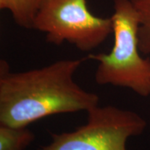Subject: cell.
Wrapping results in <instances>:
<instances>
[{"mask_svg":"<svg viewBox=\"0 0 150 150\" xmlns=\"http://www.w3.org/2000/svg\"><path fill=\"white\" fill-rule=\"evenodd\" d=\"M86 59H62L24 72L10 71L0 61V124L28 127L60 113L88 111L98 105V94L88 92L74 76Z\"/></svg>","mask_w":150,"mask_h":150,"instance_id":"6da1fadb","label":"cell"},{"mask_svg":"<svg viewBox=\"0 0 150 150\" xmlns=\"http://www.w3.org/2000/svg\"><path fill=\"white\" fill-rule=\"evenodd\" d=\"M113 46L108 54H89L98 62L94 79L99 85L131 89L142 97L150 95V59L139 48L140 19L131 0H113Z\"/></svg>","mask_w":150,"mask_h":150,"instance_id":"7a4b0ae2","label":"cell"},{"mask_svg":"<svg viewBox=\"0 0 150 150\" xmlns=\"http://www.w3.org/2000/svg\"><path fill=\"white\" fill-rule=\"evenodd\" d=\"M87 112L85 124L71 132L50 133L51 142L34 150H128V140L147 127L139 113L112 105H97Z\"/></svg>","mask_w":150,"mask_h":150,"instance_id":"3957f363","label":"cell"},{"mask_svg":"<svg viewBox=\"0 0 150 150\" xmlns=\"http://www.w3.org/2000/svg\"><path fill=\"white\" fill-rule=\"evenodd\" d=\"M33 29L46 33L48 43L68 42L80 51L89 52L112 33V23L111 18L92 13L87 0H43Z\"/></svg>","mask_w":150,"mask_h":150,"instance_id":"277c9868","label":"cell"},{"mask_svg":"<svg viewBox=\"0 0 150 150\" xmlns=\"http://www.w3.org/2000/svg\"><path fill=\"white\" fill-rule=\"evenodd\" d=\"M43 0H0V9L8 10L15 23L26 29H33L34 19Z\"/></svg>","mask_w":150,"mask_h":150,"instance_id":"5b68a950","label":"cell"},{"mask_svg":"<svg viewBox=\"0 0 150 150\" xmlns=\"http://www.w3.org/2000/svg\"><path fill=\"white\" fill-rule=\"evenodd\" d=\"M35 139L28 127L0 124V150H26Z\"/></svg>","mask_w":150,"mask_h":150,"instance_id":"8992f818","label":"cell"},{"mask_svg":"<svg viewBox=\"0 0 150 150\" xmlns=\"http://www.w3.org/2000/svg\"><path fill=\"white\" fill-rule=\"evenodd\" d=\"M140 19L139 38L143 55H150V0H131Z\"/></svg>","mask_w":150,"mask_h":150,"instance_id":"52a82bcc","label":"cell"},{"mask_svg":"<svg viewBox=\"0 0 150 150\" xmlns=\"http://www.w3.org/2000/svg\"><path fill=\"white\" fill-rule=\"evenodd\" d=\"M149 96H150V95H149Z\"/></svg>","mask_w":150,"mask_h":150,"instance_id":"ba28073f","label":"cell"}]
</instances>
